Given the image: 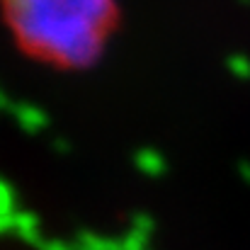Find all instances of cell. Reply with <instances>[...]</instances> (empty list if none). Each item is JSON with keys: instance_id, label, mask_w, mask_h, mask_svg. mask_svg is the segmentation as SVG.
Returning <instances> with one entry per match:
<instances>
[{"instance_id": "7c38bea8", "label": "cell", "mask_w": 250, "mask_h": 250, "mask_svg": "<svg viewBox=\"0 0 250 250\" xmlns=\"http://www.w3.org/2000/svg\"><path fill=\"white\" fill-rule=\"evenodd\" d=\"M73 250H87V248H83V246H78V243H73Z\"/></svg>"}, {"instance_id": "5b68a950", "label": "cell", "mask_w": 250, "mask_h": 250, "mask_svg": "<svg viewBox=\"0 0 250 250\" xmlns=\"http://www.w3.org/2000/svg\"><path fill=\"white\" fill-rule=\"evenodd\" d=\"M76 243L87 250H122V241H117V238H102V236H95L90 231H81L78 238H76Z\"/></svg>"}, {"instance_id": "6da1fadb", "label": "cell", "mask_w": 250, "mask_h": 250, "mask_svg": "<svg viewBox=\"0 0 250 250\" xmlns=\"http://www.w3.org/2000/svg\"><path fill=\"white\" fill-rule=\"evenodd\" d=\"M17 46L59 68H90L117 27V0H2Z\"/></svg>"}, {"instance_id": "30bf717a", "label": "cell", "mask_w": 250, "mask_h": 250, "mask_svg": "<svg viewBox=\"0 0 250 250\" xmlns=\"http://www.w3.org/2000/svg\"><path fill=\"white\" fill-rule=\"evenodd\" d=\"M42 250H73V246H68V243H61V241H46Z\"/></svg>"}, {"instance_id": "8fae6325", "label": "cell", "mask_w": 250, "mask_h": 250, "mask_svg": "<svg viewBox=\"0 0 250 250\" xmlns=\"http://www.w3.org/2000/svg\"><path fill=\"white\" fill-rule=\"evenodd\" d=\"M54 148H56V151H61V153H68V148H71V146H68V141H66V139H56V141H54Z\"/></svg>"}, {"instance_id": "8992f818", "label": "cell", "mask_w": 250, "mask_h": 250, "mask_svg": "<svg viewBox=\"0 0 250 250\" xmlns=\"http://www.w3.org/2000/svg\"><path fill=\"white\" fill-rule=\"evenodd\" d=\"M15 194H12V185L7 180H2V226L15 216Z\"/></svg>"}, {"instance_id": "7a4b0ae2", "label": "cell", "mask_w": 250, "mask_h": 250, "mask_svg": "<svg viewBox=\"0 0 250 250\" xmlns=\"http://www.w3.org/2000/svg\"><path fill=\"white\" fill-rule=\"evenodd\" d=\"M5 109H7V112L12 114V119L20 124V129L27 131V134H39V131H44L46 124H49L46 112H44L42 107H37V104H29V102H10V100L5 97Z\"/></svg>"}, {"instance_id": "277c9868", "label": "cell", "mask_w": 250, "mask_h": 250, "mask_svg": "<svg viewBox=\"0 0 250 250\" xmlns=\"http://www.w3.org/2000/svg\"><path fill=\"white\" fill-rule=\"evenodd\" d=\"M134 166L146 177H161L166 172V158L156 148H139L134 156Z\"/></svg>"}, {"instance_id": "52a82bcc", "label": "cell", "mask_w": 250, "mask_h": 250, "mask_svg": "<svg viewBox=\"0 0 250 250\" xmlns=\"http://www.w3.org/2000/svg\"><path fill=\"white\" fill-rule=\"evenodd\" d=\"M129 229H134V231H141V233L151 236V233H153V229H156V221H153L148 214L139 211V214H134V216H131V226H129Z\"/></svg>"}, {"instance_id": "3957f363", "label": "cell", "mask_w": 250, "mask_h": 250, "mask_svg": "<svg viewBox=\"0 0 250 250\" xmlns=\"http://www.w3.org/2000/svg\"><path fill=\"white\" fill-rule=\"evenodd\" d=\"M2 231L5 233H17L22 241H27V243L37 246V248H44V243H46L42 238V233H39V219H37V214L24 211V209H17V214L2 226Z\"/></svg>"}, {"instance_id": "9c48e42d", "label": "cell", "mask_w": 250, "mask_h": 250, "mask_svg": "<svg viewBox=\"0 0 250 250\" xmlns=\"http://www.w3.org/2000/svg\"><path fill=\"white\" fill-rule=\"evenodd\" d=\"M236 170H238V175L243 177V182H248L250 185V161H238Z\"/></svg>"}, {"instance_id": "ba28073f", "label": "cell", "mask_w": 250, "mask_h": 250, "mask_svg": "<svg viewBox=\"0 0 250 250\" xmlns=\"http://www.w3.org/2000/svg\"><path fill=\"white\" fill-rule=\"evenodd\" d=\"M229 68L238 76V78H250V61L248 59H243V56H236V59H231L229 61Z\"/></svg>"}]
</instances>
